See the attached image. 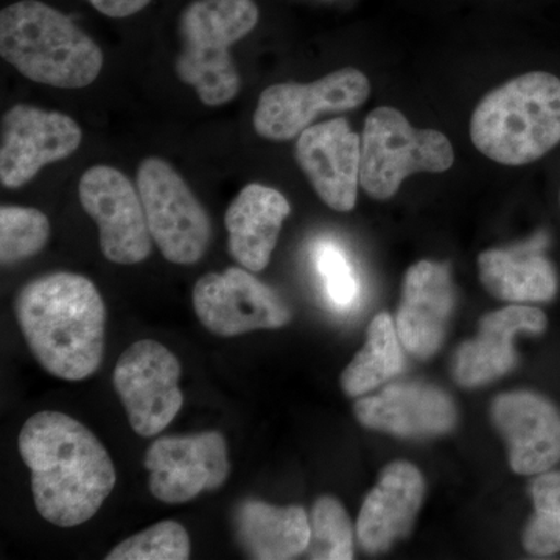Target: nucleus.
<instances>
[{"mask_svg":"<svg viewBox=\"0 0 560 560\" xmlns=\"http://www.w3.org/2000/svg\"><path fill=\"white\" fill-rule=\"evenodd\" d=\"M33 500L44 521L73 528L91 521L113 492L117 475L108 451L79 420L40 411L20 433Z\"/></svg>","mask_w":560,"mask_h":560,"instance_id":"nucleus-1","label":"nucleus"},{"mask_svg":"<svg viewBox=\"0 0 560 560\" xmlns=\"http://www.w3.org/2000/svg\"><path fill=\"white\" fill-rule=\"evenodd\" d=\"M14 312L33 357L54 377L84 381L101 368L106 308L90 279L51 272L32 280L18 293Z\"/></svg>","mask_w":560,"mask_h":560,"instance_id":"nucleus-2","label":"nucleus"},{"mask_svg":"<svg viewBox=\"0 0 560 560\" xmlns=\"http://www.w3.org/2000/svg\"><path fill=\"white\" fill-rule=\"evenodd\" d=\"M0 54L25 79L61 90L90 86L103 68L98 44L39 0H21L2 10Z\"/></svg>","mask_w":560,"mask_h":560,"instance_id":"nucleus-3","label":"nucleus"},{"mask_svg":"<svg viewBox=\"0 0 560 560\" xmlns=\"http://www.w3.org/2000/svg\"><path fill=\"white\" fill-rule=\"evenodd\" d=\"M474 145L503 165L540 160L560 143V79L529 72L490 91L470 120Z\"/></svg>","mask_w":560,"mask_h":560,"instance_id":"nucleus-4","label":"nucleus"},{"mask_svg":"<svg viewBox=\"0 0 560 560\" xmlns=\"http://www.w3.org/2000/svg\"><path fill=\"white\" fill-rule=\"evenodd\" d=\"M259 22L254 0H195L180 14L176 73L208 106L226 105L241 91L231 47Z\"/></svg>","mask_w":560,"mask_h":560,"instance_id":"nucleus-5","label":"nucleus"},{"mask_svg":"<svg viewBox=\"0 0 560 560\" xmlns=\"http://www.w3.org/2000/svg\"><path fill=\"white\" fill-rule=\"evenodd\" d=\"M453 162L455 151L447 136L430 128L418 130L396 108H375L364 121L360 184L374 200H389L412 173H444Z\"/></svg>","mask_w":560,"mask_h":560,"instance_id":"nucleus-6","label":"nucleus"},{"mask_svg":"<svg viewBox=\"0 0 560 560\" xmlns=\"http://www.w3.org/2000/svg\"><path fill=\"white\" fill-rule=\"evenodd\" d=\"M138 190L151 238L162 256L176 265H194L209 248L208 212L167 161L147 158L139 165Z\"/></svg>","mask_w":560,"mask_h":560,"instance_id":"nucleus-7","label":"nucleus"},{"mask_svg":"<svg viewBox=\"0 0 560 560\" xmlns=\"http://www.w3.org/2000/svg\"><path fill=\"white\" fill-rule=\"evenodd\" d=\"M370 95V80L355 68L335 70L313 83L275 84L260 94L254 130L275 142L300 138L319 114L359 108Z\"/></svg>","mask_w":560,"mask_h":560,"instance_id":"nucleus-8","label":"nucleus"},{"mask_svg":"<svg viewBox=\"0 0 560 560\" xmlns=\"http://www.w3.org/2000/svg\"><path fill=\"white\" fill-rule=\"evenodd\" d=\"M179 381V360L161 342L136 341L121 353L114 388L139 436H156L178 416L184 404Z\"/></svg>","mask_w":560,"mask_h":560,"instance_id":"nucleus-9","label":"nucleus"},{"mask_svg":"<svg viewBox=\"0 0 560 560\" xmlns=\"http://www.w3.org/2000/svg\"><path fill=\"white\" fill-rule=\"evenodd\" d=\"M191 300L202 326L219 337L280 329L291 320L287 302L246 268L232 267L223 275L209 272L202 276L195 285Z\"/></svg>","mask_w":560,"mask_h":560,"instance_id":"nucleus-10","label":"nucleus"},{"mask_svg":"<svg viewBox=\"0 0 560 560\" xmlns=\"http://www.w3.org/2000/svg\"><path fill=\"white\" fill-rule=\"evenodd\" d=\"M81 206L97 223L103 256L113 264L136 265L151 253L149 224L139 190L109 165H95L81 176Z\"/></svg>","mask_w":560,"mask_h":560,"instance_id":"nucleus-11","label":"nucleus"},{"mask_svg":"<svg viewBox=\"0 0 560 560\" xmlns=\"http://www.w3.org/2000/svg\"><path fill=\"white\" fill-rule=\"evenodd\" d=\"M145 467L154 499L187 503L226 482L231 470L226 440L219 431L161 438L147 451Z\"/></svg>","mask_w":560,"mask_h":560,"instance_id":"nucleus-12","label":"nucleus"},{"mask_svg":"<svg viewBox=\"0 0 560 560\" xmlns=\"http://www.w3.org/2000/svg\"><path fill=\"white\" fill-rule=\"evenodd\" d=\"M83 132L58 110L16 105L3 116L0 180L9 189L31 183L44 165L66 160L79 149Z\"/></svg>","mask_w":560,"mask_h":560,"instance_id":"nucleus-13","label":"nucleus"},{"mask_svg":"<svg viewBox=\"0 0 560 560\" xmlns=\"http://www.w3.org/2000/svg\"><path fill=\"white\" fill-rule=\"evenodd\" d=\"M296 161L329 208L338 212L355 208L361 139L348 120L337 117L302 131L296 142Z\"/></svg>","mask_w":560,"mask_h":560,"instance_id":"nucleus-14","label":"nucleus"},{"mask_svg":"<svg viewBox=\"0 0 560 560\" xmlns=\"http://www.w3.org/2000/svg\"><path fill=\"white\" fill-rule=\"evenodd\" d=\"M492 420L515 474L536 477L560 463V411L547 397L530 390L501 394L493 400Z\"/></svg>","mask_w":560,"mask_h":560,"instance_id":"nucleus-15","label":"nucleus"},{"mask_svg":"<svg viewBox=\"0 0 560 560\" xmlns=\"http://www.w3.org/2000/svg\"><path fill=\"white\" fill-rule=\"evenodd\" d=\"M353 411L366 429L415 440L448 433L458 422L452 397L423 382L390 383L382 393L357 400Z\"/></svg>","mask_w":560,"mask_h":560,"instance_id":"nucleus-16","label":"nucleus"},{"mask_svg":"<svg viewBox=\"0 0 560 560\" xmlns=\"http://www.w3.org/2000/svg\"><path fill=\"white\" fill-rule=\"evenodd\" d=\"M455 308V287L447 265L422 260L407 271L396 315V329L404 348L429 360L444 342Z\"/></svg>","mask_w":560,"mask_h":560,"instance_id":"nucleus-17","label":"nucleus"},{"mask_svg":"<svg viewBox=\"0 0 560 560\" xmlns=\"http://www.w3.org/2000/svg\"><path fill=\"white\" fill-rule=\"evenodd\" d=\"M547 326V315L529 305H510L489 313L481 319L477 337L456 350L453 377L464 388H477L499 381L517 363L515 337L544 334Z\"/></svg>","mask_w":560,"mask_h":560,"instance_id":"nucleus-18","label":"nucleus"},{"mask_svg":"<svg viewBox=\"0 0 560 560\" xmlns=\"http://www.w3.org/2000/svg\"><path fill=\"white\" fill-rule=\"evenodd\" d=\"M425 497V481L418 467L397 460L383 469L357 521V539L371 555L388 551L411 533Z\"/></svg>","mask_w":560,"mask_h":560,"instance_id":"nucleus-19","label":"nucleus"},{"mask_svg":"<svg viewBox=\"0 0 560 560\" xmlns=\"http://www.w3.org/2000/svg\"><path fill=\"white\" fill-rule=\"evenodd\" d=\"M290 212V202L279 190L261 184L246 186L224 217L231 256L250 272L264 271Z\"/></svg>","mask_w":560,"mask_h":560,"instance_id":"nucleus-20","label":"nucleus"},{"mask_svg":"<svg viewBox=\"0 0 560 560\" xmlns=\"http://www.w3.org/2000/svg\"><path fill=\"white\" fill-rule=\"evenodd\" d=\"M547 238L489 249L478 257V271L485 289L497 300L512 304L550 302L558 294V272L544 254Z\"/></svg>","mask_w":560,"mask_h":560,"instance_id":"nucleus-21","label":"nucleus"},{"mask_svg":"<svg viewBox=\"0 0 560 560\" xmlns=\"http://www.w3.org/2000/svg\"><path fill=\"white\" fill-rule=\"evenodd\" d=\"M234 523L243 550L253 559H296L305 555L311 541V517L301 506L246 500L235 511Z\"/></svg>","mask_w":560,"mask_h":560,"instance_id":"nucleus-22","label":"nucleus"},{"mask_svg":"<svg viewBox=\"0 0 560 560\" xmlns=\"http://www.w3.org/2000/svg\"><path fill=\"white\" fill-rule=\"evenodd\" d=\"M396 323L388 313L375 316L368 327L366 345L341 374V388L349 397L371 393L404 371L405 359Z\"/></svg>","mask_w":560,"mask_h":560,"instance_id":"nucleus-23","label":"nucleus"},{"mask_svg":"<svg viewBox=\"0 0 560 560\" xmlns=\"http://www.w3.org/2000/svg\"><path fill=\"white\" fill-rule=\"evenodd\" d=\"M534 503L525 533L523 547L534 556H552L560 552V470L536 475L529 488Z\"/></svg>","mask_w":560,"mask_h":560,"instance_id":"nucleus-24","label":"nucleus"},{"mask_svg":"<svg viewBox=\"0 0 560 560\" xmlns=\"http://www.w3.org/2000/svg\"><path fill=\"white\" fill-rule=\"evenodd\" d=\"M50 237V221L35 208H0V261L3 267L31 259Z\"/></svg>","mask_w":560,"mask_h":560,"instance_id":"nucleus-25","label":"nucleus"},{"mask_svg":"<svg viewBox=\"0 0 560 560\" xmlns=\"http://www.w3.org/2000/svg\"><path fill=\"white\" fill-rule=\"evenodd\" d=\"M305 555L315 560L353 559L352 522L348 511L334 497H320L313 504L311 541Z\"/></svg>","mask_w":560,"mask_h":560,"instance_id":"nucleus-26","label":"nucleus"},{"mask_svg":"<svg viewBox=\"0 0 560 560\" xmlns=\"http://www.w3.org/2000/svg\"><path fill=\"white\" fill-rule=\"evenodd\" d=\"M190 537L179 523L164 521L121 541L108 552V560H186Z\"/></svg>","mask_w":560,"mask_h":560,"instance_id":"nucleus-27","label":"nucleus"},{"mask_svg":"<svg viewBox=\"0 0 560 560\" xmlns=\"http://www.w3.org/2000/svg\"><path fill=\"white\" fill-rule=\"evenodd\" d=\"M313 259L334 307L340 311L352 308L359 302L361 287L345 249L337 242L320 241L315 245Z\"/></svg>","mask_w":560,"mask_h":560,"instance_id":"nucleus-28","label":"nucleus"},{"mask_svg":"<svg viewBox=\"0 0 560 560\" xmlns=\"http://www.w3.org/2000/svg\"><path fill=\"white\" fill-rule=\"evenodd\" d=\"M95 10L108 18H128L145 9L151 0H88Z\"/></svg>","mask_w":560,"mask_h":560,"instance_id":"nucleus-29","label":"nucleus"}]
</instances>
